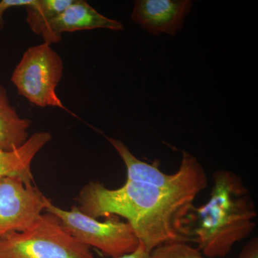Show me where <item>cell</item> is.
<instances>
[{"label":"cell","mask_w":258,"mask_h":258,"mask_svg":"<svg viewBox=\"0 0 258 258\" xmlns=\"http://www.w3.org/2000/svg\"><path fill=\"white\" fill-rule=\"evenodd\" d=\"M207 185L208 179L161 188L126 180L123 186L111 189L99 181H91L80 193L78 208L95 219L123 217L139 242L151 253L162 244L186 242L185 217Z\"/></svg>","instance_id":"6da1fadb"},{"label":"cell","mask_w":258,"mask_h":258,"mask_svg":"<svg viewBox=\"0 0 258 258\" xmlns=\"http://www.w3.org/2000/svg\"><path fill=\"white\" fill-rule=\"evenodd\" d=\"M212 179L208 201L200 208H192L197 221L193 235L204 255L225 257L237 242L254 230L257 211L240 176L220 169L214 173Z\"/></svg>","instance_id":"7a4b0ae2"},{"label":"cell","mask_w":258,"mask_h":258,"mask_svg":"<svg viewBox=\"0 0 258 258\" xmlns=\"http://www.w3.org/2000/svg\"><path fill=\"white\" fill-rule=\"evenodd\" d=\"M0 258H93L90 247L64 230L58 219L42 214L30 230L0 237Z\"/></svg>","instance_id":"3957f363"},{"label":"cell","mask_w":258,"mask_h":258,"mask_svg":"<svg viewBox=\"0 0 258 258\" xmlns=\"http://www.w3.org/2000/svg\"><path fill=\"white\" fill-rule=\"evenodd\" d=\"M45 210L55 215L66 232L88 247H94L112 258L130 253L137 249L139 240L128 222L118 217H106L101 222L83 213L78 207L66 210L47 199Z\"/></svg>","instance_id":"277c9868"},{"label":"cell","mask_w":258,"mask_h":258,"mask_svg":"<svg viewBox=\"0 0 258 258\" xmlns=\"http://www.w3.org/2000/svg\"><path fill=\"white\" fill-rule=\"evenodd\" d=\"M63 73L60 55L49 44L29 47L16 66L11 81L20 96L38 107H57L69 112L55 92Z\"/></svg>","instance_id":"5b68a950"},{"label":"cell","mask_w":258,"mask_h":258,"mask_svg":"<svg viewBox=\"0 0 258 258\" xmlns=\"http://www.w3.org/2000/svg\"><path fill=\"white\" fill-rule=\"evenodd\" d=\"M46 200L32 182L20 176L0 178V237L31 229L45 210Z\"/></svg>","instance_id":"8992f818"},{"label":"cell","mask_w":258,"mask_h":258,"mask_svg":"<svg viewBox=\"0 0 258 258\" xmlns=\"http://www.w3.org/2000/svg\"><path fill=\"white\" fill-rule=\"evenodd\" d=\"M126 167L127 179L146 183L161 188H174L208 179L203 166L196 157L182 152V159L178 171L166 174L159 169L158 161L151 164L139 159L128 148L118 139L107 137Z\"/></svg>","instance_id":"52a82bcc"},{"label":"cell","mask_w":258,"mask_h":258,"mask_svg":"<svg viewBox=\"0 0 258 258\" xmlns=\"http://www.w3.org/2000/svg\"><path fill=\"white\" fill-rule=\"evenodd\" d=\"M132 20L152 35L174 36L192 7L190 0H136Z\"/></svg>","instance_id":"ba28073f"},{"label":"cell","mask_w":258,"mask_h":258,"mask_svg":"<svg viewBox=\"0 0 258 258\" xmlns=\"http://www.w3.org/2000/svg\"><path fill=\"white\" fill-rule=\"evenodd\" d=\"M108 29L122 30L123 25L120 22L101 15L84 0H74L68 7L42 30L45 43H57L62 39L64 32H74L84 30Z\"/></svg>","instance_id":"9c48e42d"},{"label":"cell","mask_w":258,"mask_h":258,"mask_svg":"<svg viewBox=\"0 0 258 258\" xmlns=\"http://www.w3.org/2000/svg\"><path fill=\"white\" fill-rule=\"evenodd\" d=\"M51 139L52 136L49 132H37L18 149L13 151L0 149V178L18 176L27 182H32V161Z\"/></svg>","instance_id":"30bf717a"},{"label":"cell","mask_w":258,"mask_h":258,"mask_svg":"<svg viewBox=\"0 0 258 258\" xmlns=\"http://www.w3.org/2000/svg\"><path fill=\"white\" fill-rule=\"evenodd\" d=\"M30 124L10 104L7 89L0 84V149L13 151L22 147L29 139Z\"/></svg>","instance_id":"8fae6325"},{"label":"cell","mask_w":258,"mask_h":258,"mask_svg":"<svg viewBox=\"0 0 258 258\" xmlns=\"http://www.w3.org/2000/svg\"><path fill=\"white\" fill-rule=\"evenodd\" d=\"M74 0H35L25 8L27 23L32 31L40 35L47 23L72 4Z\"/></svg>","instance_id":"7c38bea8"},{"label":"cell","mask_w":258,"mask_h":258,"mask_svg":"<svg viewBox=\"0 0 258 258\" xmlns=\"http://www.w3.org/2000/svg\"><path fill=\"white\" fill-rule=\"evenodd\" d=\"M152 258H205L198 248L186 242H177L159 246L151 252Z\"/></svg>","instance_id":"4fadbf2b"},{"label":"cell","mask_w":258,"mask_h":258,"mask_svg":"<svg viewBox=\"0 0 258 258\" xmlns=\"http://www.w3.org/2000/svg\"><path fill=\"white\" fill-rule=\"evenodd\" d=\"M35 0H2L0 1V29L3 28L4 20L3 15L7 10L13 8H19V7H27L33 5Z\"/></svg>","instance_id":"5bb4252c"},{"label":"cell","mask_w":258,"mask_h":258,"mask_svg":"<svg viewBox=\"0 0 258 258\" xmlns=\"http://www.w3.org/2000/svg\"><path fill=\"white\" fill-rule=\"evenodd\" d=\"M237 258H258V239L257 237H253L244 244Z\"/></svg>","instance_id":"9a60e30c"},{"label":"cell","mask_w":258,"mask_h":258,"mask_svg":"<svg viewBox=\"0 0 258 258\" xmlns=\"http://www.w3.org/2000/svg\"><path fill=\"white\" fill-rule=\"evenodd\" d=\"M113 258H152L151 257V253H149L146 250L145 247L143 244L139 242L138 247L133 252L130 253L123 254V255L119 256V257Z\"/></svg>","instance_id":"2e32d148"}]
</instances>
